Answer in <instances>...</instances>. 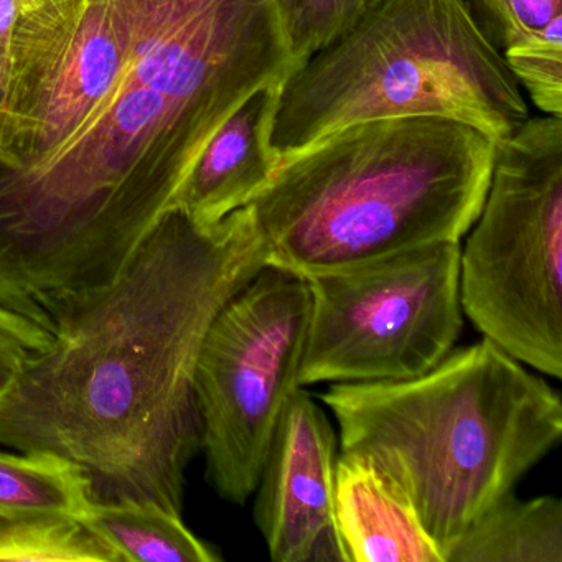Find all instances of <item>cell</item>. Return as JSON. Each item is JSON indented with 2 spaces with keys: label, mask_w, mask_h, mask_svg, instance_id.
Wrapping results in <instances>:
<instances>
[{
  "label": "cell",
  "mask_w": 562,
  "mask_h": 562,
  "mask_svg": "<svg viewBox=\"0 0 562 562\" xmlns=\"http://www.w3.org/2000/svg\"><path fill=\"white\" fill-rule=\"evenodd\" d=\"M266 256L248 206L213 226L170 210L103 288L61 302L0 401V443L83 467L93 499L182 515L202 449L195 370L223 305Z\"/></svg>",
  "instance_id": "1"
},
{
  "label": "cell",
  "mask_w": 562,
  "mask_h": 562,
  "mask_svg": "<svg viewBox=\"0 0 562 562\" xmlns=\"http://www.w3.org/2000/svg\"><path fill=\"white\" fill-rule=\"evenodd\" d=\"M495 143L442 117L341 127L279 160L249 203L266 266L302 278L460 243L492 179Z\"/></svg>",
  "instance_id": "2"
},
{
  "label": "cell",
  "mask_w": 562,
  "mask_h": 562,
  "mask_svg": "<svg viewBox=\"0 0 562 562\" xmlns=\"http://www.w3.org/2000/svg\"><path fill=\"white\" fill-rule=\"evenodd\" d=\"M322 403L340 453L367 460L409 498L443 562L562 437L554 387L486 338L409 380L334 383Z\"/></svg>",
  "instance_id": "3"
},
{
  "label": "cell",
  "mask_w": 562,
  "mask_h": 562,
  "mask_svg": "<svg viewBox=\"0 0 562 562\" xmlns=\"http://www.w3.org/2000/svg\"><path fill=\"white\" fill-rule=\"evenodd\" d=\"M442 117L495 144L529 120L521 87L463 0H386L282 85L279 160L367 121Z\"/></svg>",
  "instance_id": "4"
},
{
  "label": "cell",
  "mask_w": 562,
  "mask_h": 562,
  "mask_svg": "<svg viewBox=\"0 0 562 562\" xmlns=\"http://www.w3.org/2000/svg\"><path fill=\"white\" fill-rule=\"evenodd\" d=\"M460 249L462 312L509 357L562 376V117L495 144L479 218Z\"/></svg>",
  "instance_id": "5"
},
{
  "label": "cell",
  "mask_w": 562,
  "mask_h": 562,
  "mask_svg": "<svg viewBox=\"0 0 562 562\" xmlns=\"http://www.w3.org/2000/svg\"><path fill=\"white\" fill-rule=\"evenodd\" d=\"M460 243L411 249L307 279V337L299 386L420 376L462 334Z\"/></svg>",
  "instance_id": "6"
},
{
  "label": "cell",
  "mask_w": 562,
  "mask_h": 562,
  "mask_svg": "<svg viewBox=\"0 0 562 562\" xmlns=\"http://www.w3.org/2000/svg\"><path fill=\"white\" fill-rule=\"evenodd\" d=\"M307 279L265 266L213 318L195 370L210 485L243 505L256 492L279 417L299 387Z\"/></svg>",
  "instance_id": "7"
},
{
  "label": "cell",
  "mask_w": 562,
  "mask_h": 562,
  "mask_svg": "<svg viewBox=\"0 0 562 562\" xmlns=\"http://www.w3.org/2000/svg\"><path fill=\"white\" fill-rule=\"evenodd\" d=\"M127 32L124 85L220 126L246 98L284 83L292 57L276 0H114Z\"/></svg>",
  "instance_id": "8"
},
{
  "label": "cell",
  "mask_w": 562,
  "mask_h": 562,
  "mask_svg": "<svg viewBox=\"0 0 562 562\" xmlns=\"http://www.w3.org/2000/svg\"><path fill=\"white\" fill-rule=\"evenodd\" d=\"M126 67L127 32L114 0H27L0 106V170L67 143L116 93Z\"/></svg>",
  "instance_id": "9"
},
{
  "label": "cell",
  "mask_w": 562,
  "mask_h": 562,
  "mask_svg": "<svg viewBox=\"0 0 562 562\" xmlns=\"http://www.w3.org/2000/svg\"><path fill=\"white\" fill-rule=\"evenodd\" d=\"M338 453L327 414L295 387L256 486L255 521L272 561H344L334 529Z\"/></svg>",
  "instance_id": "10"
},
{
  "label": "cell",
  "mask_w": 562,
  "mask_h": 562,
  "mask_svg": "<svg viewBox=\"0 0 562 562\" xmlns=\"http://www.w3.org/2000/svg\"><path fill=\"white\" fill-rule=\"evenodd\" d=\"M282 85L255 91L220 124L190 166L170 210L199 226H213L266 189L279 164L271 136Z\"/></svg>",
  "instance_id": "11"
},
{
  "label": "cell",
  "mask_w": 562,
  "mask_h": 562,
  "mask_svg": "<svg viewBox=\"0 0 562 562\" xmlns=\"http://www.w3.org/2000/svg\"><path fill=\"white\" fill-rule=\"evenodd\" d=\"M334 529L345 562H443L409 498L360 457L338 453Z\"/></svg>",
  "instance_id": "12"
},
{
  "label": "cell",
  "mask_w": 562,
  "mask_h": 562,
  "mask_svg": "<svg viewBox=\"0 0 562 562\" xmlns=\"http://www.w3.org/2000/svg\"><path fill=\"white\" fill-rule=\"evenodd\" d=\"M447 562H562L561 499L503 496L463 532Z\"/></svg>",
  "instance_id": "13"
},
{
  "label": "cell",
  "mask_w": 562,
  "mask_h": 562,
  "mask_svg": "<svg viewBox=\"0 0 562 562\" xmlns=\"http://www.w3.org/2000/svg\"><path fill=\"white\" fill-rule=\"evenodd\" d=\"M81 521L117 562H216L215 548L196 538L182 515L153 502H94Z\"/></svg>",
  "instance_id": "14"
},
{
  "label": "cell",
  "mask_w": 562,
  "mask_h": 562,
  "mask_svg": "<svg viewBox=\"0 0 562 562\" xmlns=\"http://www.w3.org/2000/svg\"><path fill=\"white\" fill-rule=\"evenodd\" d=\"M83 467L47 450H0V516L68 515L93 505Z\"/></svg>",
  "instance_id": "15"
},
{
  "label": "cell",
  "mask_w": 562,
  "mask_h": 562,
  "mask_svg": "<svg viewBox=\"0 0 562 562\" xmlns=\"http://www.w3.org/2000/svg\"><path fill=\"white\" fill-rule=\"evenodd\" d=\"M463 4L506 64L562 55V0H463Z\"/></svg>",
  "instance_id": "16"
},
{
  "label": "cell",
  "mask_w": 562,
  "mask_h": 562,
  "mask_svg": "<svg viewBox=\"0 0 562 562\" xmlns=\"http://www.w3.org/2000/svg\"><path fill=\"white\" fill-rule=\"evenodd\" d=\"M0 562H117L114 552L68 515L0 516Z\"/></svg>",
  "instance_id": "17"
},
{
  "label": "cell",
  "mask_w": 562,
  "mask_h": 562,
  "mask_svg": "<svg viewBox=\"0 0 562 562\" xmlns=\"http://www.w3.org/2000/svg\"><path fill=\"white\" fill-rule=\"evenodd\" d=\"M297 68L386 0H276Z\"/></svg>",
  "instance_id": "18"
},
{
  "label": "cell",
  "mask_w": 562,
  "mask_h": 562,
  "mask_svg": "<svg viewBox=\"0 0 562 562\" xmlns=\"http://www.w3.org/2000/svg\"><path fill=\"white\" fill-rule=\"evenodd\" d=\"M47 341V324L0 307V401L18 384L29 358Z\"/></svg>",
  "instance_id": "19"
},
{
  "label": "cell",
  "mask_w": 562,
  "mask_h": 562,
  "mask_svg": "<svg viewBox=\"0 0 562 562\" xmlns=\"http://www.w3.org/2000/svg\"><path fill=\"white\" fill-rule=\"evenodd\" d=\"M24 4V0H0V106L8 91L12 37Z\"/></svg>",
  "instance_id": "20"
},
{
  "label": "cell",
  "mask_w": 562,
  "mask_h": 562,
  "mask_svg": "<svg viewBox=\"0 0 562 562\" xmlns=\"http://www.w3.org/2000/svg\"><path fill=\"white\" fill-rule=\"evenodd\" d=\"M24 2H27V0H24Z\"/></svg>",
  "instance_id": "21"
}]
</instances>
